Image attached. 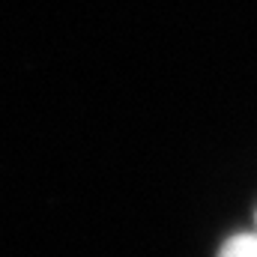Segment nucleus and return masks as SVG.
Masks as SVG:
<instances>
[{"instance_id": "nucleus-1", "label": "nucleus", "mask_w": 257, "mask_h": 257, "mask_svg": "<svg viewBox=\"0 0 257 257\" xmlns=\"http://www.w3.org/2000/svg\"><path fill=\"white\" fill-rule=\"evenodd\" d=\"M218 257H257V233L233 236L230 242H224Z\"/></svg>"}]
</instances>
